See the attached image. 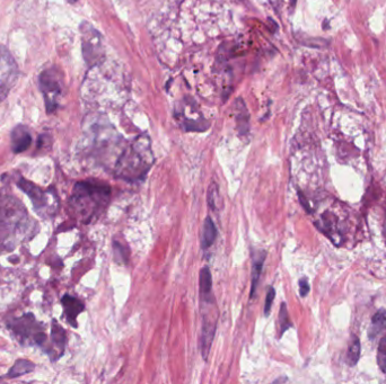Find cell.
<instances>
[{
	"instance_id": "cell-3",
	"label": "cell",
	"mask_w": 386,
	"mask_h": 384,
	"mask_svg": "<svg viewBox=\"0 0 386 384\" xmlns=\"http://www.w3.org/2000/svg\"><path fill=\"white\" fill-rule=\"evenodd\" d=\"M111 189L106 185L92 182H78L72 189L69 204L84 222L88 223L104 210Z\"/></svg>"
},
{
	"instance_id": "cell-11",
	"label": "cell",
	"mask_w": 386,
	"mask_h": 384,
	"mask_svg": "<svg viewBox=\"0 0 386 384\" xmlns=\"http://www.w3.org/2000/svg\"><path fill=\"white\" fill-rule=\"evenodd\" d=\"M32 144V135L25 125L15 126L10 134V145L14 154H22L30 148Z\"/></svg>"
},
{
	"instance_id": "cell-8",
	"label": "cell",
	"mask_w": 386,
	"mask_h": 384,
	"mask_svg": "<svg viewBox=\"0 0 386 384\" xmlns=\"http://www.w3.org/2000/svg\"><path fill=\"white\" fill-rule=\"evenodd\" d=\"M40 88L46 100L48 114H51L57 109V97L61 95V82L54 69L46 70L41 73Z\"/></svg>"
},
{
	"instance_id": "cell-13",
	"label": "cell",
	"mask_w": 386,
	"mask_h": 384,
	"mask_svg": "<svg viewBox=\"0 0 386 384\" xmlns=\"http://www.w3.org/2000/svg\"><path fill=\"white\" fill-rule=\"evenodd\" d=\"M35 368H36V365L29 359H24V358L17 359L6 374L0 376V380L16 379V377H19V376H23V375L31 373V372L35 370Z\"/></svg>"
},
{
	"instance_id": "cell-16",
	"label": "cell",
	"mask_w": 386,
	"mask_h": 384,
	"mask_svg": "<svg viewBox=\"0 0 386 384\" xmlns=\"http://www.w3.org/2000/svg\"><path fill=\"white\" fill-rule=\"evenodd\" d=\"M199 291L200 295H206L212 293V279L209 267H204L200 270V278H199Z\"/></svg>"
},
{
	"instance_id": "cell-10",
	"label": "cell",
	"mask_w": 386,
	"mask_h": 384,
	"mask_svg": "<svg viewBox=\"0 0 386 384\" xmlns=\"http://www.w3.org/2000/svg\"><path fill=\"white\" fill-rule=\"evenodd\" d=\"M61 306L64 308L67 323L71 327H74V328H77V318L85 310V304L76 296L65 294L63 298H61Z\"/></svg>"
},
{
	"instance_id": "cell-14",
	"label": "cell",
	"mask_w": 386,
	"mask_h": 384,
	"mask_svg": "<svg viewBox=\"0 0 386 384\" xmlns=\"http://www.w3.org/2000/svg\"><path fill=\"white\" fill-rule=\"evenodd\" d=\"M217 233V228L214 221L210 217L206 218L202 225V232H201V248H202V250H207L209 247L214 245Z\"/></svg>"
},
{
	"instance_id": "cell-4",
	"label": "cell",
	"mask_w": 386,
	"mask_h": 384,
	"mask_svg": "<svg viewBox=\"0 0 386 384\" xmlns=\"http://www.w3.org/2000/svg\"><path fill=\"white\" fill-rule=\"evenodd\" d=\"M7 328L22 346L42 347L47 342L46 326L40 323L32 312L9 320Z\"/></svg>"
},
{
	"instance_id": "cell-5",
	"label": "cell",
	"mask_w": 386,
	"mask_h": 384,
	"mask_svg": "<svg viewBox=\"0 0 386 384\" xmlns=\"http://www.w3.org/2000/svg\"><path fill=\"white\" fill-rule=\"evenodd\" d=\"M200 304L201 313H202L200 351L204 359L207 360L217 329L218 309L216 307V301L212 294L208 296H200Z\"/></svg>"
},
{
	"instance_id": "cell-15",
	"label": "cell",
	"mask_w": 386,
	"mask_h": 384,
	"mask_svg": "<svg viewBox=\"0 0 386 384\" xmlns=\"http://www.w3.org/2000/svg\"><path fill=\"white\" fill-rule=\"evenodd\" d=\"M386 327V311L385 310H379L372 319L371 326H369L368 329V337L371 339H375L376 336L379 334L380 331L384 330Z\"/></svg>"
},
{
	"instance_id": "cell-6",
	"label": "cell",
	"mask_w": 386,
	"mask_h": 384,
	"mask_svg": "<svg viewBox=\"0 0 386 384\" xmlns=\"http://www.w3.org/2000/svg\"><path fill=\"white\" fill-rule=\"evenodd\" d=\"M83 55L89 67L98 65L104 58L102 36L95 28L84 22L80 25Z\"/></svg>"
},
{
	"instance_id": "cell-21",
	"label": "cell",
	"mask_w": 386,
	"mask_h": 384,
	"mask_svg": "<svg viewBox=\"0 0 386 384\" xmlns=\"http://www.w3.org/2000/svg\"><path fill=\"white\" fill-rule=\"evenodd\" d=\"M275 297H276L275 289H273V287H269V290H268L267 297H266V304H265V315H266V317H269L272 302H273V300H275Z\"/></svg>"
},
{
	"instance_id": "cell-2",
	"label": "cell",
	"mask_w": 386,
	"mask_h": 384,
	"mask_svg": "<svg viewBox=\"0 0 386 384\" xmlns=\"http://www.w3.org/2000/svg\"><path fill=\"white\" fill-rule=\"evenodd\" d=\"M153 163L150 140L147 135H141L120 156L115 166V175L119 178L136 182L146 176Z\"/></svg>"
},
{
	"instance_id": "cell-20",
	"label": "cell",
	"mask_w": 386,
	"mask_h": 384,
	"mask_svg": "<svg viewBox=\"0 0 386 384\" xmlns=\"http://www.w3.org/2000/svg\"><path fill=\"white\" fill-rule=\"evenodd\" d=\"M219 190H218L217 184L212 183L208 188V195H207V202L211 210H216V200L219 199Z\"/></svg>"
},
{
	"instance_id": "cell-9",
	"label": "cell",
	"mask_w": 386,
	"mask_h": 384,
	"mask_svg": "<svg viewBox=\"0 0 386 384\" xmlns=\"http://www.w3.org/2000/svg\"><path fill=\"white\" fill-rule=\"evenodd\" d=\"M67 345V334L64 327L57 320L51 321V347L47 351V354L51 357V360H58L64 356L65 348Z\"/></svg>"
},
{
	"instance_id": "cell-12",
	"label": "cell",
	"mask_w": 386,
	"mask_h": 384,
	"mask_svg": "<svg viewBox=\"0 0 386 384\" xmlns=\"http://www.w3.org/2000/svg\"><path fill=\"white\" fill-rule=\"evenodd\" d=\"M267 257V252L261 249H254L252 251V286H251V297L254 296L255 289L259 284V280L263 268V264Z\"/></svg>"
},
{
	"instance_id": "cell-1",
	"label": "cell",
	"mask_w": 386,
	"mask_h": 384,
	"mask_svg": "<svg viewBox=\"0 0 386 384\" xmlns=\"http://www.w3.org/2000/svg\"><path fill=\"white\" fill-rule=\"evenodd\" d=\"M29 222L27 211L18 200L9 195L0 196V247L12 250L19 236H26Z\"/></svg>"
},
{
	"instance_id": "cell-7",
	"label": "cell",
	"mask_w": 386,
	"mask_h": 384,
	"mask_svg": "<svg viewBox=\"0 0 386 384\" xmlns=\"http://www.w3.org/2000/svg\"><path fill=\"white\" fill-rule=\"evenodd\" d=\"M16 185H17V187L22 191H24V193L29 196L35 212L41 218H48L50 214L52 216L54 213L55 208L53 204H50L48 191L42 189L40 186L33 184L30 180H27L22 176H18V179L16 180Z\"/></svg>"
},
{
	"instance_id": "cell-23",
	"label": "cell",
	"mask_w": 386,
	"mask_h": 384,
	"mask_svg": "<svg viewBox=\"0 0 386 384\" xmlns=\"http://www.w3.org/2000/svg\"><path fill=\"white\" fill-rule=\"evenodd\" d=\"M296 2H297V0H290V3H292V5H293V6H295V5H296Z\"/></svg>"
},
{
	"instance_id": "cell-18",
	"label": "cell",
	"mask_w": 386,
	"mask_h": 384,
	"mask_svg": "<svg viewBox=\"0 0 386 384\" xmlns=\"http://www.w3.org/2000/svg\"><path fill=\"white\" fill-rule=\"evenodd\" d=\"M279 325H280V337L283 335V332L288 328L293 327V324L290 323V320H289L286 303H281L280 312H279Z\"/></svg>"
},
{
	"instance_id": "cell-22",
	"label": "cell",
	"mask_w": 386,
	"mask_h": 384,
	"mask_svg": "<svg viewBox=\"0 0 386 384\" xmlns=\"http://www.w3.org/2000/svg\"><path fill=\"white\" fill-rule=\"evenodd\" d=\"M310 292V284L306 278L299 280V294L301 297H305Z\"/></svg>"
},
{
	"instance_id": "cell-19",
	"label": "cell",
	"mask_w": 386,
	"mask_h": 384,
	"mask_svg": "<svg viewBox=\"0 0 386 384\" xmlns=\"http://www.w3.org/2000/svg\"><path fill=\"white\" fill-rule=\"evenodd\" d=\"M377 364L382 372H386V335L380 339L378 345Z\"/></svg>"
},
{
	"instance_id": "cell-17",
	"label": "cell",
	"mask_w": 386,
	"mask_h": 384,
	"mask_svg": "<svg viewBox=\"0 0 386 384\" xmlns=\"http://www.w3.org/2000/svg\"><path fill=\"white\" fill-rule=\"evenodd\" d=\"M360 342L357 336H352L350 342L348 354H347V363L350 366H355L360 357Z\"/></svg>"
}]
</instances>
